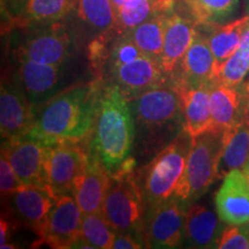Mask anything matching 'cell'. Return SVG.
Masks as SVG:
<instances>
[{"mask_svg":"<svg viewBox=\"0 0 249 249\" xmlns=\"http://www.w3.org/2000/svg\"><path fill=\"white\" fill-rule=\"evenodd\" d=\"M102 81L77 82L36 107L33 126L24 138L51 147L88 140L97 113Z\"/></svg>","mask_w":249,"mask_h":249,"instance_id":"6da1fadb","label":"cell"},{"mask_svg":"<svg viewBox=\"0 0 249 249\" xmlns=\"http://www.w3.org/2000/svg\"><path fill=\"white\" fill-rule=\"evenodd\" d=\"M129 104L135 123L134 149L140 157L156 156L185 130L181 97L170 76Z\"/></svg>","mask_w":249,"mask_h":249,"instance_id":"7a4b0ae2","label":"cell"},{"mask_svg":"<svg viewBox=\"0 0 249 249\" xmlns=\"http://www.w3.org/2000/svg\"><path fill=\"white\" fill-rule=\"evenodd\" d=\"M102 83L88 148L90 155L101 161L112 176L134 157L135 123L128 99L116 86Z\"/></svg>","mask_w":249,"mask_h":249,"instance_id":"3957f363","label":"cell"},{"mask_svg":"<svg viewBox=\"0 0 249 249\" xmlns=\"http://www.w3.org/2000/svg\"><path fill=\"white\" fill-rule=\"evenodd\" d=\"M191 145V135L183 130L138 173L147 209L174 196L185 172Z\"/></svg>","mask_w":249,"mask_h":249,"instance_id":"277c9868","label":"cell"},{"mask_svg":"<svg viewBox=\"0 0 249 249\" xmlns=\"http://www.w3.org/2000/svg\"><path fill=\"white\" fill-rule=\"evenodd\" d=\"M222 134L207 132L192 139L186 169L174 196L187 207L202 197L218 180Z\"/></svg>","mask_w":249,"mask_h":249,"instance_id":"5b68a950","label":"cell"},{"mask_svg":"<svg viewBox=\"0 0 249 249\" xmlns=\"http://www.w3.org/2000/svg\"><path fill=\"white\" fill-rule=\"evenodd\" d=\"M30 31L13 49L14 59L66 66L75 58L77 39L67 24L55 22L29 27Z\"/></svg>","mask_w":249,"mask_h":249,"instance_id":"8992f818","label":"cell"},{"mask_svg":"<svg viewBox=\"0 0 249 249\" xmlns=\"http://www.w3.org/2000/svg\"><path fill=\"white\" fill-rule=\"evenodd\" d=\"M145 213L147 205L135 170L112 176L102 208V214L108 225L116 232H134L141 235Z\"/></svg>","mask_w":249,"mask_h":249,"instance_id":"52a82bcc","label":"cell"},{"mask_svg":"<svg viewBox=\"0 0 249 249\" xmlns=\"http://www.w3.org/2000/svg\"><path fill=\"white\" fill-rule=\"evenodd\" d=\"M14 61L17 67L13 77L35 107L80 82L70 65L57 66L27 59H14Z\"/></svg>","mask_w":249,"mask_h":249,"instance_id":"ba28073f","label":"cell"},{"mask_svg":"<svg viewBox=\"0 0 249 249\" xmlns=\"http://www.w3.org/2000/svg\"><path fill=\"white\" fill-rule=\"evenodd\" d=\"M187 205L176 196L147 209L141 229L145 248H178L185 240Z\"/></svg>","mask_w":249,"mask_h":249,"instance_id":"9c48e42d","label":"cell"},{"mask_svg":"<svg viewBox=\"0 0 249 249\" xmlns=\"http://www.w3.org/2000/svg\"><path fill=\"white\" fill-rule=\"evenodd\" d=\"M85 142L61 143L46 147V181L48 188L55 198L71 194L76 178L86 169L90 152Z\"/></svg>","mask_w":249,"mask_h":249,"instance_id":"30bf717a","label":"cell"},{"mask_svg":"<svg viewBox=\"0 0 249 249\" xmlns=\"http://www.w3.org/2000/svg\"><path fill=\"white\" fill-rule=\"evenodd\" d=\"M83 213L71 194L60 196L37 235L34 247L48 245L54 249L73 248L81 236Z\"/></svg>","mask_w":249,"mask_h":249,"instance_id":"8fae6325","label":"cell"},{"mask_svg":"<svg viewBox=\"0 0 249 249\" xmlns=\"http://www.w3.org/2000/svg\"><path fill=\"white\" fill-rule=\"evenodd\" d=\"M36 107L13 76L4 77L0 89V130L2 141L24 138L33 126Z\"/></svg>","mask_w":249,"mask_h":249,"instance_id":"7c38bea8","label":"cell"},{"mask_svg":"<svg viewBox=\"0 0 249 249\" xmlns=\"http://www.w3.org/2000/svg\"><path fill=\"white\" fill-rule=\"evenodd\" d=\"M166 77L160 61L143 55L128 64L112 68L101 81L116 86L130 102L145 90L163 82Z\"/></svg>","mask_w":249,"mask_h":249,"instance_id":"4fadbf2b","label":"cell"},{"mask_svg":"<svg viewBox=\"0 0 249 249\" xmlns=\"http://www.w3.org/2000/svg\"><path fill=\"white\" fill-rule=\"evenodd\" d=\"M2 200L13 220L38 235L58 198L45 187L24 185Z\"/></svg>","mask_w":249,"mask_h":249,"instance_id":"5bb4252c","label":"cell"},{"mask_svg":"<svg viewBox=\"0 0 249 249\" xmlns=\"http://www.w3.org/2000/svg\"><path fill=\"white\" fill-rule=\"evenodd\" d=\"M1 152L7 157L12 167L24 185L48 188L45 145L28 138L7 141L4 140L1 143Z\"/></svg>","mask_w":249,"mask_h":249,"instance_id":"9a60e30c","label":"cell"},{"mask_svg":"<svg viewBox=\"0 0 249 249\" xmlns=\"http://www.w3.org/2000/svg\"><path fill=\"white\" fill-rule=\"evenodd\" d=\"M216 213L227 225L249 223V183L244 171L236 169L224 177L214 196Z\"/></svg>","mask_w":249,"mask_h":249,"instance_id":"2e32d148","label":"cell"},{"mask_svg":"<svg viewBox=\"0 0 249 249\" xmlns=\"http://www.w3.org/2000/svg\"><path fill=\"white\" fill-rule=\"evenodd\" d=\"M197 29L198 26L186 12L179 13L174 8L167 15L160 57V66L167 76H172L178 70L183 55L195 38Z\"/></svg>","mask_w":249,"mask_h":249,"instance_id":"e0dca14e","label":"cell"},{"mask_svg":"<svg viewBox=\"0 0 249 249\" xmlns=\"http://www.w3.org/2000/svg\"><path fill=\"white\" fill-rule=\"evenodd\" d=\"M214 58L209 38L203 31L197 29L192 45L187 50L178 70L170 76L178 85L198 87L213 85Z\"/></svg>","mask_w":249,"mask_h":249,"instance_id":"ac0fdd59","label":"cell"},{"mask_svg":"<svg viewBox=\"0 0 249 249\" xmlns=\"http://www.w3.org/2000/svg\"><path fill=\"white\" fill-rule=\"evenodd\" d=\"M112 176L101 161L90 155L88 164L74 182L71 195L83 214L102 213Z\"/></svg>","mask_w":249,"mask_h":249,"instance_id":"d6986e66","label":"cell"},{"mask_svg":"<svg viewBox=\"0 0 249 249\" xmlns=\"http://www.w3.org/2000/svg\"><path fill=\"white\" fill-rule=\"evenodd\" d=\"M174 85L181 97L186 132L192 139L209 132L211 124L210 91L213 85L189 87L176 82Z\"/></svg>","mask_w":249,"mask_h":249,"instance_id":"ffe728a7","label":"cell"},{"mask_svg":"<svg viewBox=\"0 0 249 249\" xmlns=\"http://www.w3.org/2000/svg\"><path fill=\"white\" fill-rule=\"evenodd\" d=\"M211 124L209 132L223 134L242 120V93L240 86L213 83L210 91Z\"/></svg>","mask_w":249,"mask_h":249,"instance_id":"44dd1931","label":"cell"},{"mask_svg":"<svg viewBox=\"0 0 249 249\" xmlns=\"http://www.w3.org/2000/svg\"><path fill=\"white\" fill-rule=\"evenodd\" d=\"M220 218L204 204L193 203L186 210L185 240L192 248H216ZM223 223V222H222Z\"/></svg>","mask_w":249,"mask_h":249,"instance_id":"7402d4cb","label":"cell"},{"mask_svg":"<svg viewBox=\"0 0 249 249\" xmlns=\"http://www.w3.org/2000/svg\"><path fill=\"white\" fill-rule=\"evenodd\" d=\"M249 161V128L239 121L222 134L218 180L233 170H242Z\"/></svg>","mask_w":249,"mask_h":249,"instance_id":"603a6c76","label":"cell"},{"mask_svg":"<svg viewBox=\"0 0 249 249\" xmlns=\"http://www.w3.org/2000/svg\"><path fill=\"white\" fill-rule=\"evenodd\" d=\"M187 14L205 29L220 26L234 17L239 0H180Z\"/></svg>","mask_w":249,"mask_h":249,"instance_id":"cb8c5ba5","label":"cell"},{"mask_svg":"<svg viewBox=\"0 0 249 249\" xmlns=\"http://www.w3.org/2000/svg\"><path fill=\"white\" fill-rule=\"evenodd\" d=\"M74 11L80 22L96 36L117 33V14L111 0H77Z\"/></svg>","mask_w":249,"mask_h":249,"instance_id":"d4e9b609","label":"cell"},{"mask_svg":"<svg viewBox=\"0 0 249 249\" xmlns=\"http://www.w3.org/2000/svg\"><path fill=\"white\" fill-rule=\"evenodd\" d=\"M77 0H30L15 24L20 27L45 26L60 22L75 9Z\"/></svg>","mask_w":249,"mask_h":249,"instance_id":"484cf974","label":"cell"},{"mask_svg":"<svg viewBox=\"0 0 249 249\" xmlns=\"http://www.w3.org/2000/svg\"><path fill=\"white\" fill-rule=\"evenodd\" d=\"M248 21L249 14L239 20L226 24H220L211 29L208 38H209V44L214 58V73L239 48L242 33Z\"/></svg>","mask_w":249,"mask_h":249,"instance_id":"4316f807","label":"cell"},{"mask_svg":"<svg viewBox=\"0 0 249 249\" xmlns=\"http://www.w3.org/2000/svg\"><path fill=\"white\" fill-rule=\"evenodd\" d=\"M169 14L157 13L152 15L147 21L128 31L130 38L143 53L160 62L163 52L165 26Z\"/></svg>","mask_w":249,"mask_h":249,"instance_id":"83f0119b","label":"cell"},{"mask_svg":"<svg viewBox=\"0 0 249 249\" xmlns=\"http://www.w3.org/2000/svg\"><path fill=\"white\" fill-rule=\"evenodd\" d=\"M249 71V21L236 51L216 71L213 83L239 87Z\"/></svg>","mask_w":249,"mask_h":249,"instance_id":"f1b7e54d","label":"cell"},{"mask_svg":"<svg viewBox=\"0 0 249 249\" xmlns=\"http://www.w3.org/2000/svg\"><path fill=\"white\" fill-rule=\"evenodd\" d=\"M116 231L108 225L102 213L83 214L80 239L92 249L112 248Z\"/></svg>","mask_w":249,"mask_h":249,"instance_id":"f546056e","label":"cell"},{"mask_svg":"<svg viewBox=\"0 0 249 249\" xmlns=\"http://www.w3.org/2000/svg\"><path fill=\"white\" fill-rule=\"evenodd\" d=\"M117 33L124 34L157 14L155 0H128L118 9Z\"/></svg>","mask_w":249,"mask_h":249,"instance_id":"4dcf8cb0","label":"cell"},{"mask_svg":"<svg viewBox=\"0 0 249 249\" xmlns=\"http://www.w3.org/2000/svg\"><path fill=\"white\" fill-rule=\"evenodd\" d=\"M143 55L145 54L133 42V39L130 38L128 33L117 34L110 43L107 60V65H105L104 71H103V76H104V74L107 71L112 70V68L128 64V62L136 60V59L141 58Z\"/></svg>","mask_w":249,"mask_h":249,"instance_id":"1f68e13d","label":"cell"},{"mask_svg":"<svg viewBox=\"0 0 249 249\" xmlns=\"http://www.w3.org/2000/svg\"><path fill=\"white\" fill-rule=\"evenodd\" d=\"M216 248L219 249H246L249 248L247 224L229 225L222 230Z\"/></svg>","mask_w":249,"mask_h":249,"instance_id":"d6a6232c","label":"cell"},{"mask_svg":"<svg viewBox=\"0 0 249 249\" xmlns=\"http://www.w3.org/2000/svg\"><path fill=\"white\" fill-rule=\"evenodd\" d=\"M24 186V183L21 181L18 177L11 163L7 160L5 154L0 156V192H1V197L5 198L12 193H14L17 189Z\"/></svg>","mask_w":249,"mask_h":249,"instance_id":"836d02e7","label":"cell"},{"mask_svg":"<svg viewBox=\"0 0 249 249\" xmlns=\"http://www.w3.org/2000/svg\"><path fill=\"white\" fill-rule=\"evenodd\" d=\"M113 249H141L145 248L142 236L134 232H116L113 242Z\"/></svg>","mask_w":249,"mask_h":249,"instance_id":"e575fe53","label":"cell"},{"mask_svg":"<svg viewBox=\"0 0 249 249\" xmlns=\"http://www.w3.org/2000/svg\"><path fill=\"white\" fill-rule=\"evenodd\" d=\"M30 0H1L2 13L7 20L14 23L22 15Z\"/></svg>","mask_w":249,"mask_h":249,"instance_id":"d590c367","label":"cell"},{"mask_svg":"<svg viewBox=\"0 0 249 249\" xmlns=\"http://www.w3.org/2000/svg\"><path fill=\"white\" fill-rule=\"evenodd\" d=\"M242 93V121L249 128V82L240 86Z\"/></svg>","mask_w":249,"mask_h":249,"instance_id":"8d00e7d4","label":"cell"},{"mask_svg":"<svg viewBox=\"0 0 249 249\" xmlns=\"http://www.w3.org/2000/svg\"><path fill=\"white\" fill-rule=\"evenodd\" d=\"M11 226L12 224L8 218H5L2 214L1 219H0V247L8 242L9 235H11Z\"/></svg>","mask_w":249,"mask_h":249,"instance_id":"74e56055","label":"cell"},{"mask_svg":"<svg viewBox=\"0 0 249 249\" xmlns=\"http://www.w3.org/2000/svg\"><path fill=\"white\" fill-rule=\"evenodd\" d=\"M127 1H128V0H111L112 5H113L114 9H116V12L121 7V6H124V4H126Z\"/></svg>","mask_w":249,"mask_h":249,"instance_id":"f35d334b","label":"cell"},{"mask_svg":"<svg viewBox=\"0 0 249 249\" xmlns=\"http://www.w3.org/2000/svg\"><path fill=\"white\" fill-rule=\"evenodd\" d=\"M242 171H244V173H245L246 178H247V180H248V183H249V161H248L247 164H246V166L244 167V169H242Z\"/></svg>","mask_w":249,"mask_h":249,"instance_id":"ab89813d","label":"cell"},{"mask_svg":"<svg viewBox=\"0 0 249 249\" xmlns=\"http://www.w3.org/2000/svg\"><path fill=\"white\" fill-rule=\"evenodd\" d=\"M244 4L246 12H247V14H249V0H244Z\"/></svg>","mask_w":249,"mask_h":249,"instance_id":"60d3db41","label":"cell"},{"mask_svg":"<svg viewBox=\"0 0 249 249\" xmlns=\"http://www.w3.org/2000/svg\"><path fill=\"white\" fill-rule=\"evenodd\" d=\"M247 229H248V235H249V223L247 224Z\"/></svg>","mask_w":249,"mask_h":249,"instance_id":"b9f144b4","label":"cell"}]
</instances>
